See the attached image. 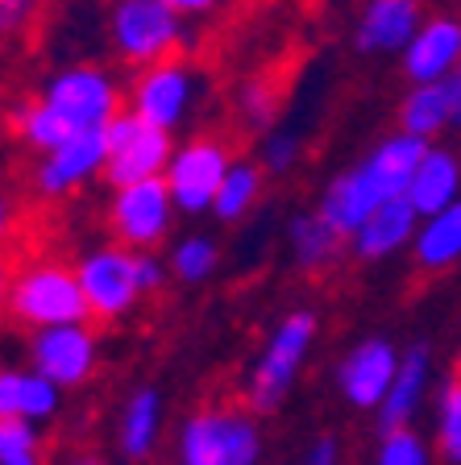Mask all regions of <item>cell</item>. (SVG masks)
Instances as JSON below:
<instances>
[{
    "label": "cell",
    "mask_w": 461,
    "mask_h": 465,
    "mask_svg": "<svg viewBox=\"0 0 461 465\" xmlns=\"http://www.w3.org/2000/svg\"><path fill=\"white\" fill-rule=\"evenodd\" d=\"M125 113V87L105 63H63L13 108V137L29 154H46L92 129H108Z\"/></svg>",
    "instance_id": "1"
},
{
    "label": "cell",
    "mask_w": 461,
    "mask_h": 465,
    "mask_svg": "<svg viewBox=\"0 0 461 465\" xmlns=\"http://www.w3.org/2000/svg\"><path fill=\"white\" fill-rule=\"evenodd\" d=\"M316 337H320V320L312 308H291L287 316L270 329L266 345L258 349V358L250 361L246 382H241V399H246L258 416H275V411L287 403V395L296 391L307 358H312Z\"/></svg>",
    "instance_id": "2"
},
{
    "label": "cell",
    "mask_w": 461,
    "mask_h": 465,
    "mask_svg": "<svg viewBox=\"0 0 461 465\" xmlns=\"http://www.w3.org/2000/svg\"><path fill=\"white\" fill-rule=\"evenodd\" d=\"M108 50L121 67L142 71L187 50V17L166 0H108Z\"/></svg>",
    "instance_id": "3"
},
{
    "label": "cell",
    "mask_w": 461,
    "mask_h": 465,
    "mask_svg": "<svg viewBox=\"0 0 461 465\" xmlns=\"http://www.w3.org/2000/svg\"><path fill=\"white\" fill-rule=\"evenodd\" d=\"M9 316L21 329H55V324H75L92 320L79 271L58 258H34L17 266L9 279Z\"/></svg>",
    "instance_id": "4"
},
{
    "label": "cell",
    "mask_w": 461,
    "mask_h": 465,
    "mask_svg": "<svg viewBox=\"0 0 461 465\" xmlns=\"http://www.w3.org/2000/svg\"><path fill=\"white\" fill-rule=\"evenodd\" d=\"M250 403L200 407L179 424V465H258L262 424Z\"/></svg>",
    "instance_id": "5"
},
{
    "label": "cell",
    "mask_w": 461,
    "mask_h": 465,
    "mask_svg": "<svg viewBox=\"0 0 461 465\" xmlns=\"http://www.w3.org/2000/svg\"><path fill=\"white\" fill-rule=\"evenodd\" d=\"M179 203L171 195L166 174H154V179H137V183L113 187L105 208V221L113 242L129 245V250H158V245L171 237Z\"/></svg>",
    "instance_id": "6"
},
{
    "label": "cell",
    "mask_w": 461,
    "mask_h": 465,
    "mask_svg": "<svg viewBox=\"0 0 461 465\" xmlns=\"http://www.w3.org/2000/svg\"><path fill=\"white\" fill-rule=\"evenodd\" d=\"M200 87H204L200 71L183 54H175V58H163V63H150V67L134 71V79L125 84V108H134L137 116L154 121V125L179 134L195 116Z\"/></svg>",
    "instance_id": "7"
},
{
    "label": "cell",
    "mask_w": 461,
    "mask_h": 465,
    "mask_svg": "<svg viewBox=\"0 0 461 465\" xmlns=\"http://www.w3.org/2000/svg\"><path fill=\"white\" fill-rule=\"evenodd\" d=\"M75 271L79 282H84L87 312H92L96 324H121L145 300L142 279H137V250H129L121 242L92 245L75 262Z\"/></svg>",
    "instance_id": "8"
},
{
    "label": "cell",
    "mask_w": 461,
    "mask_h": 465,
    "mask_svg": "<svg viewBox=\"0 0 461 465\" xmlns=\"http://www.w3.org/2000/svg\"><path fill=\"white\" fill-rule=\"evenodd\" d=\"M175 134L163 125H154L145 116H137L134 108L116 116L108 125V163H105V183L108 187H125L137 179H154L166 174L175 154Z\"/></svg>",
    "instance_id": "9"
},
{
    "label": "cell",
    "mask_w": 461,
    "mask_h": 465,
    "mask_svg": "<svg viewBox=\"0 0 461 465\" xmlns=\"http://www.w3.org/2000/svg\"><path fill=\"white\" fill-rule=\"evenodd\" d=\"M233 163H237V158L229 154V145L216 134H195L175 145L171 166H166V183H171V195H175V203H179V213L183 216L212 213V203L221 195V183Z\"/></svg>",
    "instance_id": "10"
},
{
    "label": "cell",
    "mask_w": 461,
    "mask_h": 465,
    "mask_svg": "<svg viewBox=\"0 0 461 465\" xmlns=\"http://www.w3.org/2000/svg\"><path fill=\"white\" fill-rule=\"evenodd\" d=\"M92 324L75 320V324H55V329H34L25 341V361L55 378L63 391L84 387L100 366V337Z\"/></svg>",
    "instance_id": "11"
},
{
    "label": "cell",
    "mask_w": 461,
    "mask_h": 465,
    "mask_svg": "<svg viewBox=\"0 0 461 465\" xmlns=\"http://www.w3.org/2000/svg\"><path fill=\"white\" fill-rule=\"evenodd\" d=\"M399 361H404V349L391 337H362L357 345H349L341 353L333 382L354 411H378L395 374H399Z\"/></svg>",
    "instance_id": "12"
},
{
    "label": "cell",
    "mask_w": 461,
    "mask_h": 465,
    "mask_svg": "<svg viewBox=\"0 0 461 465\" xmlns=\"http://www.w3.org/2000/svg\"><path fill=\"white\" fill-rule=\"evenodd\" d=\"M105 163H108V129H92V134L63 142L58 150L38 154L29 183H34V192L42 200H67V195L84 192L87 183L105 179Z\"/></svg>",
    "instance_id": "13"
},
{
    "label": "cell",
    "mask_w": 461,
    "mask_h": 465,
    "mask_svg": "<svg viewBox=\"0 0 461 465\" xmlns=\"http://www.w3.org/2000/svg\"><path fill=\"white\" fill-rule=\"evenodd\" d=\"M428 21V0H357L354 50L366 58H399Z\"/></svg>",
    "instance_id": "14"
},
{
    "label": "cell",
    "mask_w": 461,
    "mask_h": 465,
    "mask_svg": "<svg viewBox=\"0 0 461 465\" xmlns=\"http://www.w3.org/2000/svg\"><path fill=\"white\" fill-rule=\"evenodd\" d=\"M461 67V9L428 13L407 50L399 54V71L407 84H441Z\"/></svg>",
    "instance_id": "15"
},
{
    "label": "cell",
    "mask_w": 461,
    "mask_h": 465,
    "mask_svg": "<svg viewBox=\"0 0 461 465\" xmlns=\"http://www.w3.org/2000/svg\"><path fill=\"white\" fill-rule=\"evenodd\" d=\"M383 200H391V195L383 192V183L375 179V171L357 158L354 166H346V171L333 174V179L325 183V192H320V200H316V213L349 242V237L362 229L366 216L375 213Z\"/></svg>",
    "instance_id": "16"
},
{
    "label": "cell",
    "mask_w": 461,
    "mask_h": 465,
    "mask_svg": "<svg viewBox=\"0 0 461 465\" xmlns=\"http://www.w3.org/2000/svg\"><path fill=\"white\" fill-rule=\"evenodd\" d=\"M420 221L424 216L412 208L407 195H391L375 208V213L362 221V229L349 237V253L362 262H386L395 253L412 250L416 232H420Z\"/></svg>",
    "instance_id": "17"
},
{
    "label": "cell",
    "mask_w": 461,
    "mask_h": 465,
    "mask_svg": "<svg viewBox=\"0 0 461 465\" xmlns=\"http://www.w3.org/2000/svg\"><path fill=\"white\" fill-rule=\"evenodd\" d=\"M433 399V349L428 345H407L399 374H395L391 391H386L383 407H378V428H407Z\"/></svg>",
    "instance_id": "18"
},
{
    "label": "cell",
    "mask_w": 461,
    "mask_h": 465,
    "mask_svg": "<svg viewBox=\"0 0 461 465\" xmlns=\"http://www.w3.org/2000/svg\"><path fill=\"white\" fill-rule=\"evenodd\" d=\"M63 411V387L55 378H46L42 370L25 366H9L0 374V420L17 416V420H34V424H46Z\"/></svg>",
    "instance_id": "19"
},
{
    "label": "cell",
    "mask_w": 461,
    "mask_h": 465,
    "mask_svg": "<svg viewBox=\"0 0 461 465\" xmlns=\"http://www.w3.org/2000/svg\"><path fill=\"white\" fill-rule=\"evenodd\" d=\"M163 440V391L137 387L116 416V449L125 461H145Z\"/></svg>",
    "instance_id": "20"
},
{
    "label": "cell",
    "mask_w": 461,
    "mask_h": 465,
    "mask_svg": "<svg viewBox=\"0 0 461 465\" xmlns=\"http://www.w3.org/2000/svg\"><path fill=\"white\" fill-rule=\"evenodd\" d=\"M407 200L420 216H433L441 208H449L453 200H461V154L449 145H428L424 163L416 166L412 187H407Z\"/></svg>",
    "instance_id": "21"
},
{
    "label": "cell",
    "mask_w": 461,
    "mask_h": 465,
    "mask_svg": "<svg viewBox=\"0 0 461 465\" xmlns=\"http://www.w3.org/2000/svg\"><path fill=\"white\" fill-rule=\"evenodd\" d=\"M346 245L349 242L320 213H299L287 224V253L296 262V271H304V274H320L328 266H336Z\"/></svg>",
    "instance_id": "22"
},
{
    "label": "cell",
    "mask_w": 461,
    "mask_h": 465,
    "mask_svg": "<svg viewBox=\"0 0 461 465\" xmlns=\"http://www.w3.org/2000/svg\"><path fill=\"white\" fill-rule=\"evenodd\" d=\"M412 258L424 274H445L461 262V200H453L449 208L424 216L420 232L412 242Z\"/></svg>",
    "instance_id": "23"
},
{
    "label": "cell",
    "mask_w": 461,
    "mask_h": 465,
    "mask_svg": "<svg viewBox=\"0 0 461 465\" xmlns=\"http://www.w3.org/2000/svg\"><path fill=\"white\" fill-rule=\"evenodd\" d=\"M399 129L420 134L428 142L445 137L453 129V100L449 87L441 84H407V92L399 96Z\"/></svg>",
    "instance_id": "24"
},
{
    "label": "cell",
    "mask_w": 461,
    "mask_h": 465,
    "mask_svg": "<svg viewBox=\"0 0 461 465\" xmlns=\"http://www.w3.org/2000/svg\"><path fill=\"white\" fill-rule=\"evenodd\" d=\"M262 183H266L262 163H246V158H237V163L229 166V174H225L221 195H216V203H212V216L225 221V224L246 221L262 200Z\"/></svg>",
    "instance_id": "25"
},
{
    "label": "cell",
    "mask_w": 461,
    "mask_h": 465,
    "mask_svg": "<svg viewBox=\"0 0 461 465\" xmlns=\"http://www.w3.org/2000/svg\"><path fill=\"white\" fill-rule=\"evenodd\" d=\"M166 262H171V279H179L183 287H200L221 266V245L212 242L208 232H187L171 245Z\"/></svg>",
    "instance_id": "26"
},
{
    "label": "cell",
    "mask_w": 461,
    "mask_h": 465,
    "mask_svg": "<svg viewBox=\"0 0 461 465\" xmlns=\"http://www.w3.org/2000/svg\"><path fill=\"white\" fill-rule=\"evenodd\" d=\"M433 445L445 465H461V374L449 378L433 399Z\"/></svg>",
    "instance_id": "27"
},
{
    "label": "cell",
    "mask_w": 461,
    "mask_h": 465,
    "mask_svg": "<svg viewBox=\"0 0 461 465\" xmlns=\"http://www.w3.org/2000/svg\"><path fill=\"white\" fill-rule=\"evenodd\" d=\"M279 104H283L279 84H275L270 75H250L237 87V96H233V108H237L241 125L250 129V134H266V129H275Z\"/></svg>",
    "instance_id": "28"
},
{
    "label": "cell",
    "mask_w": 461,
    "mask_h": 465,
    "mask_svg": "<svg viewBox=\"0 0 461 465\" xmlns=\"http://www.w3.org/2000/svg\"><path fill=\"white\" fill-rule=\"evenodd\" d=\"M0 465H46L42 432L34 420H17V416L0 420Z\"/></svg>",
    "instance_id": "29"
},
{
    "label": "cell",
    "mask_w": 461,
    "mask_h": 465,
    "mask_svg": "<svg viewBox=\"0 0 461 465\" xmlns=\"http://www.w3.org/2000/svg\"><path fill=\"white\" fill-rule=\"evenodd\" d=\"M433 457H436V445L424 440V436L407 424V428H386L370 465H433Z\"/></svg>",
    "instance_id": "30"
},
{
    "label": "cell",
    "mask_w": 461,
    "mask_h": 465,
    "mask_svg": "<svg viewBox=\"0 0 461 465\" xmlns=\"http://www.w3.org/2000/svg\"><path fill=\"white\" fill-rule=\"evenodd\" d=\"M299 154H304V145H299L296 134H287V129H266V134H262L258 163L266 174H291Z\"/></svg>",
    "instance_id": "31"
},
{
    "label": "cell",
    "mask_w": 461,
    "mask_h": 465,
    "mask_svg": "<svg viewBox=\"0 0 461 465\" xmlns=\"http://www.w3.org/2000/svg\"><path fill=\"white\" fill-rule=\"evenodd\" d=\"M46 9L50 0H0V29H5V38H25Z\"/></svg>",
    "instance_id": "32"
},
{
    "label": "cell",
    "mask_w": 461,
    "mask_h": 465,
    "mask_svg": "<svg viewBox=\"0 0 461 465\" xmlns=\"http://www.w3.org/2000/svg\"><path fill=\"white\" fill-rule=\"evenodd\" d=\"M137 279H142V291H145V295L163 291L166 279H171V262L158 258V250H137Z\"/></svg>",
    "instance_id": "33"
},
{
    "label": "cell",
    "mask_w": 461,
    "mask_h": 465,
    "mask_svg": "<svg viewBox=\"0 0 461 465\" xmlns=\"http://www.w3.org/2000/svg\"><path fill=\"white\" fill-rule=\"evenodd\" d=\"M304 465H341V440L336 436H320L304 453Z\"/></svg>",
    "instance_id": "34"
},
{
    "label": "cell",
    "mask_w": 461,
    "mask_h": 465,
    "mask_svg": "<svg viewBox=\"0 0 461 465\" xmlns=\"http://www.w3.org/2000/svg\"><path fill=\"white\" fill-rule=\"evenodd\" d=\"M166 5H175V9H179L187 21H200V17H212L225 0H166Z\"/></svg>",
    "instance_id": "35"
},
{
    "label": "cell",
    "mask_w": 461,
    "mask_h": 465,
    "mask_svg": "<svg viewBox=\"0 0 461 465\" xmlns=\"http://www.w3.org/2000/svg\"><path fill=\"white\" fill-rule=\"evenodd\" d=\"M445 87H449V100H453V129L461 134V67L445 79Z\"/></svg>",
    "instance_id": "36"
},
{
    "label": "cell",
    "mask_w": 461,
    "mask_h": 465,
    "mask_svg": "<svg viewBox=\"0 0 461 465\" xmlns=\"http://www.w3.org/2000/svg\"><path fill=\"white\" fill-rule=\"evenodd\" d=\"M67 465H108L105 457H96V453H79V457H71Z\"/></svg>",
    "instance_id": "37"
},
{
    "label": "cell",
    "mask_w": 461,
    "mask_h": 465,
    "mask_svg": "<svg viewBox=\"0 0 461 465\" xmlns=\"http://www.w3.org/2000/svg\"><path fill=\"white\" fill-rule=\"evenodd\" d=\"M457 374H461V353H457Z\"/></svg>",
    "instance_id": "38"
},
{
    "label": "cell",
    "mask_w": 461,
    "mask_h": 465,
    "mask_svg": "<svg viewBox=\"0 0 461 465\" xmlns=\"http://www.w3.org/2000/svg\"><path fill=\"white\" fill-rule=\"evenodd\" d=\"M457 154H461V142H457Z\"/></svg>",
    "instance_id": "39"
},
{
    "label": "cell",
    "mask_w": 461,
    "mask_h": 465,
    "mask_svg": "<svg viewBox=\"0 0 461 465\" xmlns=\"http://www.w3.org/2000/svg\"><path fill=\"white\" fill-rule=\"evenodd\" d=\"M457 9H461V0H457Z\"/></svg>",
    "instance_id": "40"
}]
</instances>
